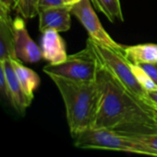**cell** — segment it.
<instances>
[{"label":"cell","mask_w":157,"mask_h":157,"mask_svg":"<svg viewBox=\"0 0 157 157\" xmlns=\"http://www.w3.org/2000/svg\"><path fill=\"white\" fill-rule=\"evenodd\" d=\"M10 10L0 6V61L17 58Z\"/></svg>","instance_id":"11"},{"label":"cell","mask_w":157,"mask_h":157,"mask_svg":"<svg viewBox=\"0 0 157 157\" xmlns=\"http://www.w3.org/2000/svg\"><path fill=\"white\" fill-rule=\"evenodd\" d=\"M72 15H74L84 26L89 34V38L97 42L111 48L124 54V46L115 41L106 31L100 23L95 10L92 7L90 0H80L71 7Z\"/></svg>","instance_id":"6"},{"label":"cell","mask_w":157,"mask_h":157,"mask_svg":"<svg viewBox=\"0 0 157 157\" xmlns=\"http://www.w3.org/2000/svg\"><path fill=\"white\" fill-rule=\"evenodd\" d=\"M64 2L63 0H39V5H38V10H44L47 8L51 7H55V6H64Z\"/></svg>","instance_id":"19"},{"label":"cell","mask_w":157,"mask_h":157,"mask_svg":"<svg viewBox=\"0 0 157 157\" xmlns=\"http://www.w3.org/2000/svg\"><path fill=\"white\" fill-rule=\"evenodd\" d=\"M149 95L152 98V99L157 104V89L156 90H154V91H150L149 92Z\"/></svg>","instance_id":"21"},{"label":"cell","mask_w":157,"mask_h":157,"mask_svg":"<svg viewBox=\"0 0 157 157\" xmlns=\"http://www.w3.org/2000/svg\"><path fill=\"white\" fill-rule=\"evenodd\" d=\"M63 2H64V4L65 5H67V6H74L75 4H76L77 2H79L80 0H63Z\"/></svg>","instance_id":"22"},{"label":"cell","mask_w":157,"mask_h":157,"mask_svg":"<svg viewBox=\"0 0 157 157\" xmlns=\"http://www.w3.org/2000/svg\"><path fill=\"white\" fill-rule=\"evenodd\" d=\"M9 60L23 89L29 97L33 98L34 91L39 87L40 83L39 75L31 69L24 66L19 62L18 59L10 58Z\"/></svg>","instance_id":"13"},{"label":"cell","mask_w":157,"mask_h":157,"mask_svg":"<svg viewBox=\"0 0 157 157\" xmlns=\"http://www.w3.org/2000/svg\"><path fill=\"white\" fill-rule=\"evenodd\" d=\"M96 7L102 12L109 20L114 22L115 20L123 21V14L120 0H91Z\"/></svg>","instance_id":"14"},{"label":"cell","mask_w":157,"mask_h":157,"mask_svg":"<svg viewBox=\"0 0 157 157\" xmlns=\"http://www.w3.org/2000/svg\"><path fill=\"white\" fill-rule=\"evenodd\" d=\"M87 41L93 47L101 63L116 77L122 87L149 113L157 119V104L149 92L141 85L132 72L131 63L125 56L111 48L104 46L89 38Z\"/></svg>","instance_id":"3"},{"label":"cell","mask_w":157,"mask_h":157,"mask_svg":"<svg viewBox=\"0 0 157 157\" xmlns=\"http://www.w3.org/2000/svg\"><path fill=\"white\" fill-rule=\"evenodd\" d=\"M132 72L134 73L136 78L138 81L141 83V85L148 91H154L157 89V85L155 83V81L148 75V74L139 65V64H134L131 63Z\"/></svg>","instance_id":"16"},{"label":"cell","mask_w":157,"mask_h":157,"mask_svg":"<svg viewBox=\"0 0 157 157\" xmlns=\"http://www.w3.org/2000/svg\"><path fill=\"white\" fill-rule=\"evenodd\" d=\"M49 76L63 98L72 136L93 128L100 100L98 81L77 82L57 75Z\"/></svg>","instance_id":"2"},{"label":"cell","mask_w":157,"mask_h":157,"mask_svg":"<svg viewBox=\"0 0 157 157\" xmlns=\"http://www.w3.org/2000/svg\"><path fill=\"white\" fill-rule=\"evenodd\" d=\"M74 144L81 149L119 151L157 157V151L135 138L107 128H90L75 136Z\"/></svg>","instance_id":"4"},{"label":"cell","mask_w":157,"mask_h":157,"mask_svg":"<svg viewBox=\"0 0 157 157\" xmlns=\"http://www.w3.org/2000/svg\"><path fill=\"white\" fill-rule=\"evenodd\" d=\"M130 135L136 140L140 141L146 146L152 148L153 150L157 151V133L151 134H127Z\"/></svg>","instance_id":"17"},{"label":"cell","mask_w":157,"mask_h":157,"mask_svg":"<svg viewBox=\"0 0 157 157\" xmlns=\"http://www.w3.org/2000/svg\"><path fill=\"white\" fill-rule=\"evenodd\" d=\"M0 63L4 66L8 90H9V102L13 108L20 114H23L27 108L29 107L32 101V98L29 97L25 90L23 89L13 67L10 63V60L0 61Z\"/></svg>","instance_id":"9"},{"label":"cell","mask_w":157,"mask_h":157,"mask_svg":"<svg viewBox=\"0 0 157 157\" xmlns=\"http://www.w3.org/2000/svg\"><path fill=\"white\" fill-rule=\"evenodd\" d=\"M0 91L1 94L9 101V90L4 66L0 63Z\"/></svg>","instance_id":"18"},{"label":"cell","mask_w":157,"mask_h":157,"mask_svg":"<svg viewBox=\"0 0 157 157\" xmlns=\"http://www.w3.org/2000/svg\"><path fill=\"white\" fill-rule=\"evenodd\" d=\"M147 74L148 75L155 81L157 85V63H138Z\"/></svg>","instance_id":"20"},{"label":"cell","mask_w":157,"mask_h":157,"mask_svg":"<svg viewBox=\"0 0 157 157\" xmlns=\"http://www.w3.org/2000/svg\"><path fill=\"white\" fill-rule=\"evenodd\" d=\"M125 58L134 64L157 63V44L146 43L124 48Z\"/></svg>","instance_id":"12"},{"label":"cell","mask_w":157,"mask_h":157,"mask_svg":"<svg viewBox=\"0 0 157 157\" xmlns=\"http://www.w3.org/2000/svg\"><path fill=\"white\" fill-rule=\"evenodd\" d=\"M39 0H14L13 9L24 19L33 18L39 14Z\"/></svg>","instance_id":"15"},{"label":"cell","mask_w":157,"mask_h":157,"mask_svg":"<svg viewBox=\"0 0 157 157\" xmlns=\"http://www.w3.org/2000/svg\"><path fill=\"white\" fill-rule=\"evenodd\" d=\"M13 29L17 59L28 63L40 62L42 58L40 47L29 36L22 17H17L13 20Z\"/></svg>","instance_id":"7"},{"label":"cell","mask_w":157,"mask_h":157,"mask_svg":"<svg viewBox=\"0 0 157 157\" xmlns=\"http://www.w3.org/2000/svg\"><path fill=\"white\" fill-rule=\"evenodd\" d=\"M101 62L91 44L86 41V47L68 55L67 59L58 64L48 63L43 72L48 75H57L77 82H96Z\"/></svg>","instance_id":"5"},{"label":"cell","mask_w":157,"mask_h":157,"mask_svg":"<svg viewBox=\"0 0 157 157\" xmlns=\"http://www.w3.org/2000/svg\"><path fill=\"white\" fill-rule=\"evenodd\" d=\"M40 47L42 58L51 64L61 63L68 57L65 43L59 32L54 29H46L42 32Z\"/></svg>","instance_id":"10"},{"label":"cell","mask_w":157,"mask_h":157,"mask_svg":"<svg viewBox=\"0 0 157 157\" xmlns=\"http://www.w3.org/2000/svg\"><path fill=\"white\" fill-rule=\"evenodd\" d=\"M100 89L95 128L123 134L157 133V119L142 107L102 63L98 74Z\"/></svg>","instance_id":"1"},{"label":"cell","mask_w":157,"mask_h":157,"mask_svg":"<svg viewBox=\"0 0 157 157\" xmlns=\"http://www.w3.org/2000/svg\"><path fill=\"white\" fill-rule=\"evenodd\" d=\"M71 6H62L39 11V28L41 32L46 29H54L64 32L71 28Z\"/></svg>","instance_id":"8"}]
</instances>
